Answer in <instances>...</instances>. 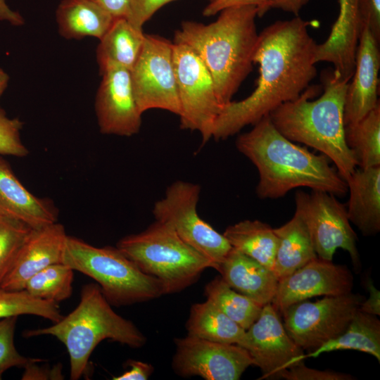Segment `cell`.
Masks as SVG:
<instances>
[{
  "instance_id": "cell-1",
  "label": "cell",
  "mask_w": 380,
  "mask_h": 380,
  "mask_svg": "<svg viewBox=\"0 0 380 380\" xmlns=\"http://www.w3.org/2000/svg\"><path fill=\"white\" fill-rule=\"evenodd\" d=\"M311 23L297 15L277 20L259 33L253 62L259 65L254 91L225 105L214 122L211 138L224 140L253 125L280 105L298 98L317 76V43Z\"/></svg>"
},
{
  "instance_id": "cell-2",
  "label": "cell",
  "mask_w": 380,
  "mask_h": 380,
  "mask_svg": "<svg viewBox=\"0 0 380 380\" xmlns=\"http://www.w3.org/2000/svg\"><path fill=\"white\" fill-rule=\"evenodd\" d=\"M236 147L258 170L256 194L260 198H279L298 187L340 197L348 193L346 182L331 166L328 157L316 155L286 138L268 115L239 134Z\"/></svg>"
},
{
  "instance_id": "cell-3",
  "label": "cell",
  "mask_w": 380,
  "mask_h": 380,
  "mask_svg": "<svg viewBox=\"0 0 380 380\" xmlns=\"http://www.w3.org/2000/svg\"><path fill=\"white\" fill-rule=\"evenodd\" d=\"M209 24L183 21L174 42L186 44L198 56L209 71L220 103L231 102L253 70L259 33L254 6H236L222 10Z\"/></svg>"
},
{
  "instance_id": "cell-4",
  "label": "cell",
  "mask_w": 380,
  "mask_h": 380,
  "mask_svg": "<svg viewBox=\"0 0 380 380\" xmlns=\"http://www.w3.org/2000/svg\"><path fill=\"white\" fill-rule=\"evenodd\" d=\"M334 70L323 76V93L309 86L298 98L269 114L275 128L286 138L320 151L332 161L346 180L357 167L345 140L343 110L348 82Z\"/></svg>"
},
{
  "instance_id": "cell-5",
  "label": "cell",
  "mask_w": 380,
  "mask_h": 380,
  "mask_svg": "<svg viewBox=\"0 0 380 380\" xmlns=\"http://www.w3.org/2000/svg\"><path fill=\"white\" fill-rule=\"evenodd\" d=\"M43 335L56 337L66 347L72 380L87 373L89 357L103 340L134 348L143 346L146 341L133 322L114 312L96 283L82 286L78 305L60 321L48 327L23 332L26 338Z\"/></svg>"
},
{
  "instance_id": "cell-6",
  "label": "cell",
  "mask_w": 380,
  "mask_h": 380,
  "mask_svg": "<svg viewBox=\"0 0 380 380\" xmlns=\"http://www.w3.org/2000/svg\"><path fill=\"white\" fill-rule=\"evenodd\" d=\"M116 247L144 273L162 283L164 294L179 292L214 265L185 243L168 224L156 220L144 231L122 238Z\"/></svg>"
},
{
  "instance_id": "cell-7",
  "label": "cell",
  "mask_w": 380,
  "mask_h": 380,
  "mask_svg": "<svg viewBox=\"0 0 380 380\" xmlns=\"http://www.w3.org/2000/svg\"><path fill=\"white\" fill-rule=\"evenodd\" d=\"M62 262L96 281L111 305H132L164 294L160 280L143 272L116 246L96 247L67 235Z\"/></svg>"
},
{
  "instance_id": "cell-8",
  "label": "cell",
  "mask_w": 380,
  "mask_h": 380,
  "mask_svg": "<svg viewBox=\"0 0 380 380\" xmlns=\"http://www.w3.org/2000/svg\"><path fill=\"white\" fill-rule=\"evenodd\" d=\"M200 193L198 184L176 181L167 187L165 196L155 203L153 213L156 220L170 224L185 243L211 261L217 270L232 247L223 234L198 215Z\"/></svg>"
},
{
  "instance_id": "cell-9",
  "label": "cell",
  "mask_w": 380,
  "mask_h": 380,
  "mask_svg": "<svg viewBox=\"0 0 380 380\" xmlns=\"http://www.w3.org/2000/svg\"><path fill=\"white\" fill-rule=\"evenodd\" d=\"M173 63L181 106L180 127L198 131L206 143L223 108L213 78L198 56L186 44L173 42Z\"/></svg>"
},
{
  "instance_id": "cell-10",
  "label": "cell",
  "mask_w": 380,
  "mask_h": 380,
  "mask_svg": "<svg viewBox=\"0 0 380 380\" xmlns=\"http://www.w3.org/2000/svg\"><path fill=\"white\" fill-rule=\"evenodd\" d=\"M365 299L350 292L315 302L303 300L281 313L283 324L303 350L312 351L341 334Z\"/></svg>"
},
{
  "instance_id": "cell-11",
  "label": "cell",
  "mask_w": 380,
  "mask_h": 380,
  "mask_svg": "<svg viewBox=\"0 0 380 380\" xmlns=\"http://www.w3.org/2000/svg\"><path fill=\"white\" fill-rule=\"evenodd\" d=\"M296 212L305 221L319 258L332 260L338 248L346 251L355 270H361L357 248V235L350 225L346 208L336 196L324 191L310 194L298 191L295 195Z\"/></svg>"
},
{
  "instance_id": "cell-12",
  "label": "cell",
  "mask_w": 380,
  "mask_h": 380,
  "mask_svg": "<svg viewBox=\"0 0 380 380\" xmlns=\"http://www.w3.org/2000/svg\"><path fill=\"white\" fill-rule=\"evenodd\" d=\"M130 77L141 113L157 108L179 116L181 106L173 63V42L145 34L142 49L130 70Z\"/></svg>"
},
{
  "instance_id": "cell-13",
  "label": "cell",
  "mask_w": 380,
  "mask_h": 380,
  "mask_svg": "<svg viewBox=\"0 0 380 380\" xmlns=\"http://www.w3.org/2000/svg\"><path fill=\"white\" fill-rule=\"evenodd\" d=\"M172 369L183 377L199 376L206 380H238L255 362L237 344L214 342L187 335L175 338Z\"/></svg>"
},
{
  "instance_id": "cell-14",
  "label": "cell",
  "mask_w": 380,
  "mask_h": 380,
  "mask_svg": "<svg viewBox=\"0 0 380 380\" xmlns=\"http://www.w3.org/2000/svg\"><path fill=\"white\" fill-rule=\"evenodd\" d=\"M239 346L261 369V379L279 378L284 370L304 360L303 350L289 336L272 303L262 307Z\"/></svg>"
},
{
  "instance_id": "cell-15",
  "label": "cell",
  "mask_w": 380,
  "mask_h": 380,
  "mask_svg": "<svg viewBox=\"0 0 380 380\" xmlns=\"http://www.w3.org/2000/svg\"><path fill=\"white\" fill-rule=\"evenodd\" d=\"M102 77L95 100L100 132L103 134L131 137L141 125V115L134 95L130 70L110 65L100 72Z\"/></svg>"
},
{
  "instance_id": "cell-16",
  "label": "cell",
  "mask_w": 380,
  "mask_h": 380,
  "mask_svg": "<svg viewBox=\"0 0 380 380\" xmlns=\"http://www.w3.org/2000/svg\"><path fill=\"white\" fill-rule=\"evenodd\" d=\"M353 276L344 265L318 257L279 280L272 301L281 314L288 307L315 296H331L352 292Z\"/></svg>"
},
{
  "instance_id": "cell-17",
  "label": "cell",
  "mask_w": 380,
  "mask_h": 380,
  "mask_svg": "<svg viewBox=\"0 0 380 380\" xmlns=\"http://www.w3.org/2000/svg\"><path fill=\"white\" fill-rule=\"evenodd\" d=\"M379 42L366 27L362 30L353 75L348 82L344 103V125L354 123L379 104Z\"/></svg>"
},
{
  "instance_id": "cell-18",
  "label": "cell",
  "mask_w": 380,
  "mask_h": 380,
  "mask_svg": "<svg viewBox=\"0 0 380 380\" xmlns=\"http://www.w3.org/2000/svg\"><path fill=\"white\" fill-rule=\"evenodd\" d=\"M67 235L64 226L58 222L32 229L0 288L23 290L34 274L50 265L62 262Z\"/></svg>"
},
{
  "instance_id": "cell-19",
  "label": "cell",
  "mask_w": 380,
  "mask_h": 380,
  "mask_svg": "<svg viewBox=\"0 0 380 380\" xmlns=\"http://www.w3.org/2000/svg\"><path fill=\"white\" fill-rule=\"evenodd\" d=\"M361 0H338L339 13L328 38L317 44L315 62H328L334 70L350 81L355 66V56L362 30Z\"/></svg>"
},
{
  "instance_id": "cell-20",
  "label": "cell",
  "mask_w": 380,
  "mask_h": 380,
  "mask_svg": "<svg viewBox=\"0 0 380 380\" xmlns=\"http://www.w3.org/2000/svg\"><path fill=\"white\" fill-rule=\"evenodd\" d=\"M0 215L18 220L33 229L58 220L53 202L32 194L0 155Z\"/></svg>"
},
{
  "instance_id": "cell-21",
  "label": "cell",
  "mask_w": 380,
  "mask_h": 380,
  "mask_svg": "<svg viewBox=\"0 0 380 380\" xmlns=\"http://www.w3.org/2000/svg\"><path fill=\"white\" fill-rule=\"evenodd\" d=\"M217 270L234 290L262 306L272 303L279 281L272 271L257 260L232 248Z\"/></svg>"
},
{
  "instance_id": "cell-22",
  "label": "cell",
  "mask_w": 380,
  "mask_h": 380,
  "mask_svg": "<svg viewBox=\"0 0 380 380\" xmlns=\"http://www.w3.org/2000/svg\"><path fill=\"white\" fill-rule=\"evenodd\" d=\"M345 181L350 222L365 236L376 234L380 231V165L356 167Z\"/></svg>"
},
{
  "instance_id": "cell-23",
  "label": "cell",
  "mask_w": 380,
  "mask_h": 380,
  "mask_svg": "<svg viewBox=\"0 0 380 380\" xmlns=\"http://www.w3.org/2000/svg\"><path fill=\"white\" fill-rule=\"evenodd\" d=\"M274 232L278 243L272 272L278 281L317 258L308 227L297 212Z\"/></svg>"
},
{
  "instance_id": "cell-24",
  "label": "cell",
  "mask_w": 380,
  "mask_h": 380,
  "mask_svg": "<svg viewBox=\"0 0 380 380\" xmlns=\"http://www.w3.org/2000/svg\"><path fill=\"white\" fill-rule=\"evenodd\" d=\"M56 16L59 34L68 39H100L115 20L92 0H62Z\"/></svg>"
},
{
  "instance_id": "cell-25",
  "label": "cell",
  "mask_w": 380,
  "mask_h": 380,
  "mask_svg": "<svg viewBox=\"0 0 380 380\" xmlns=\"http://www.w3.org/2000/svg\"><path fill=\"white\" fill-rule=\"evenodd\" d=\"M145 34L126 18L115 19L99 39L96 59L99 72L110 65L131 70L142 49Z\"/></svg>"
},
{
  "instance_id": "cell-26",
  "label": "cell",
  "mask_w": 380,
  "mask_h": 380,
  "mask_svg": "<svg viewBox=\"0 0 380 380\" xmlns=\"http://www.w3.org/2000/svg\"><path fill=\"white\" fill-rule=\"evenodd\" d=\"M222 234L232 248L273 270L278 240L270 224L246 220L229 225Z\"/></svg>"
},
{
  "instance_id": "cell-27",
  "label": "cell",
  "mask_w": 380,
  "mask_h": 380,
  "mask_svg": "<svg viewBox=\"0 0 380 380\" xmlns=\"http://www.w3.org/2000/svg\"><path fill=\"white\" fill-rule=\"evenodd\" d=\"M186 328L189 336L239 346L246 333V329L208 300L191 307Z\"/></svg>"
},
{
  "instance_id": "cell-28",
  "label": "cell",
  "mask_w": 380,
  "mask_h": 380,
  "mask_svg": "<svg viewBox=\"0 0 380 380\" xmlns=\"http://www.w3.org/2000/svg\"><path fill=\"white\" fill-rule=\"evenodd\" d=\"M354 350L373 355L380 362V321L377 316L357 310L345 331L336 338L310 351L306 357H316L323 353Z\"/></svg>"
},
{
  "instance_id": "cell-29",
  "label": "cell",
  "mask_w": 380,
  "mask_h": 380,
  "mask_svg": "<svg viewBox=\"0 0 380 380\" xmlns=\"http://www.w3.org/2000/svg\"><path fill=\"white\" fill-rule=\"evenodd\" d=\"M345 140L357 166L380 165V104L357 122L345 125Z\"/></svg>"
},
{
  "instance_id": "cell-30",
  "label": "cell",
  "mask_w": 380,
  "mask_h": 380,
  "mask_svg": "<svg viewBox=\"0 0 380 380\" xmlns=\"http://www.w3.org/2000/svg\"><path fill=\"white\" fill-rule=\"evenodd\" d=\"M204 293L208 300L246 330L258 319L263 307L246 296L237 293L221 277L210 281L205 286Z\"/></svg>"
},
{
  "instance_id": "cell-31",
  "label": "cell",
  "mask_w": 380,
  "mask_h": 380,
  "mask_svg": "<svg viewBox=\"0 0 380 380\" xmlns=\"http://www.w3.org/2000/svg\"><path fill=\"white\" fill-rule=\"evenodd\" d=\"M73 277L74 270L68 265L52 264L32 276L25 290L35 298L58 303L71 296Z\"/></svg>"
},
{
  "instance_id": "cell-32",
  "label": "cell",
  "mask_w": 380,
  "mask_h": 380,
  "mask_svg": "<svg viewBox=\"0 0 380 380\" xmlns=\"http://www.w3.org/2000/svg\"><path fill=\"white\" fill-rule=\"evenodd\" d=\"M23 315L39 316L53 323L63 317L58 303L35 298L25 289L8 291L0 288V319Z\"/></svg>"
},
{
  "instance_id": "cell-33",
  "label": "cell",
  "mask_w": 380,
  "mask_h": 380,
  "mask_svg": "<svg viewBox=\"0 0 380 380\" xmlns=\"http://www.w3.org/2000/svg\"><path fill=\"white\" fill-rule=\"evenodd\" d=\"M32 229L18 220L0 215V286Z\"/></svg>"
},
{
  "instance_id": "cell-34",
  "label": "cell",
  "mask_w": 380,
  "mask_h": 380,
  "mask_svg": "<svg viewBox=\"0 0 380 380\" xmlns=\"http://www.w3.org/2000/svg\"><path fill=\"white\" fill-rule=\"evenodd\" d=\"M18 316L0 320V379L11 367H24L30 358L18 353L14 344V334Z\"/></svg>"
},
{
  "instance_id": "cell-35",
  "label": "cell",
  "mask_w": 380,
  "mask_h": 380,
  "mask_svg": "<svg viewBox=\"0 0 380 380\" xmlns=\"http://www.w3.org/2000/svg\"><path fill=\"white\" fill-rule=\"evenodd\" d=\"M23 122L18 118H9L0 108V155L25 157L29 150L23 144L20 132Z\"/></svg>"
},
{
  "instance_id": "cell-36",
  "label": "cell",
  "mask_w": 380,
  "mask_h": 380,
  "mask_svg": "<svg viewBox=\"0 0 380 380\" xmlns=\"http://www.w3.org/2000/svg\"><path fill=\"white\" fill-rule=\"evenodd\" d=\"M286 380H353L355 378L348 374L333 370H318L306 367L303 361L298 362L281 374Z\"/></svg>"
},
{
  "instance_id": "cell-37",
  "label": "cell",
  "mask_w": 380,
  "mask_h": 380,
  "mask_svg": "<svg viewBox=\"0 0 380 380\" xmlns=\"http://www.w3.org/2000/svg\"><path fill=\"white\" fill-rule=\"evenodd\" d=\"M177 0H131L127 20L135 27H142L161 7Z\"/></svg>"
},
{
  "instance_id": "cell-38",
  "label": "cell",
  "mask_w": 380,
  "mask_h": 380,
  "mask_svg": "<svg viewBox=\"0 0 380 380\" xmlns=\"http://www.w3.org/2000/svg\"><path fill=\"white\" fill-rule=\"evenodd\" d=\"M236 6H254L258 9V17H262L271 9L269 0H213L204 8L203 15H215L222 10Z\"/></svg>"
},
{
  "instance_id": "cell-39",
  "label": "cell",
  "mask_w": 380,
  "mask_h": 380,
  "mask_svg": "<svg viewBox=\"0 0 380 380\" xmlns=\"http://www.w3.org/2000/svg\"><path fill=\"white\" fill-rule=\"evenodd\" d=\"M360 15L362 28L367 27L379 42L380 0H361Z\"/></svg>"
},
{
  "instance_id": "cell-40",
  "label": "cell",
  "mask_w": 380,
  "mask_h": 380,
  "mask_svg": "<svg viewBox=\"0 0 380 380\" xmlns=\"http://www.w3.org/2000/svg\"><path fill=\"white\" fill-rule=\"evenodd\" d=\"M130 369L122 374L114 376L113 380H146L153 372L151 364L135 360H128L126 362Z\"/></svg>"
},
{
  "instance_id": "cell-41",
  "label": "cell",
  "mask_w": 380,
  "mask_h": 380,
  "mask_svg": "<svg viewBox=\"0 0 380 380\" xmlns=\"http://www.w3.org/2000/svg\"><path fill=\"white\" fill-rule=\"evenodd\" d=\"M39 360L37 359H30L28 362L24 366L25 372L23 374L22 379H62L61 372V366L55 367L52 370L46 369L42 368V367H39L37 365V362Z\"/></svg>"
},
{
  "instance_id": "cell-42",
  "label": "cell",
  "mask_w": 380,
  "mask_h": 380,
  "mask_svg": "<svg viewBox=\"0 0 380 380\" xmlns=\"http://www.w3.org/2000/svg\"><path fill=\"white\" fill-rule=\"evenodd\" d=\"M113 18H127L131 0H92Z\"/></svg>"
},
{
  "instance_id": "cell-43",
  "label": "cell",
  "mask_w": 380,
  "mask_h": 380,
  "mask_svg": "<svg viewBox=\"0 0 380 380\" xmlns=\"http://www.w3.org/2000/svg\"><path fill=\"white\" fill-rule=\"evenodd\" d=\"M369 297L361 303L357 310L373 315H380V292L369 279L365 281Z\"/></svg>"
},
{
  "instance_id": "cell-44",
  "label": "cell",
  "mask_w": 380,
  "mask_h": 380,
  "mask_svg": "<svg viewBox=\"0 0 380 380\" xmlns=\"http://www.w3.org/2000/svg\"><path fill=\"white\" fill-rule=\"evenodd\" d=\"M310 0H269L271 8L280 9L286 12L298 15L301 9Z\"/></svg>"
},
{
  "instance_id": "cell-45",
  "label": "cell",
  "mask_w": 380,
  "mask_h": 380,
  "mask_svg": "<svg viewBox=\"0 0 380 380\" xmlns=\"http://www.w3.org/2000/svg\"><path fill=\"white\" fill-rule=\"evenodd\" d=\"M0 20H6L16 26L24 23V19L21 15L11 10L6 4V0H0Z\"/></svg>"
},
{
  "instance_id": "cell-46",
  "label": "cell",
  "mask_w": 380,
  "mask_h": 380,
  "mask_svg": "<svg viewBox=\"0 0 380 380\" xmlns=\"http://www.w3.org/2000/svg\"><path fill=\"white\" fill-rule=\"evenodd\" d=\"M9 81V76L1 68H0V96L6 89Z\"/></svg>"
},
{
  "instance_id": "cell-47",
  "label": "cell",
  "mask_w": 380,
  "mask_h": 380,
  "mask_svg": "<svg viewBox=\"0 0 380 380\" xmlns=\"http://www.w3.org/2000/svg\"><path fill=\"white\" fill-rule=\"evenodd\" d=\"M208 1H209V2H210V1H213V0H208Z\"/></svg>"
}]
</instances>
